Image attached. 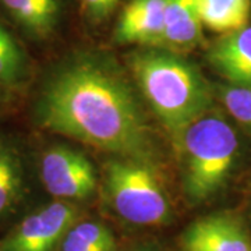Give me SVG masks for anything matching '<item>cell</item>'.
I'll list each match as a JSON object with an SVG mask.
<instances>
[{
	"label": "cell",
	"mask_w": 251,
	"mask_h": 251,
	"mask_svg": "<svg viewBox=\"0 0 251 251\" xmlns=\"http://www.w3.org/2000/svg\"><path fill=\"white\" fill-rule=\"evenodd\" d=\"M39 128L119 156H148L151 137L138 100L109 66L82 57L54 67L31 106Z\"/></svg>",
	"instance_id": "1"
},
{
	"label": "cell",
	"mask_w": 251,
	"mask_h": 251,
	"mask_svg": "<svg viewBox=\"0 0 251 251\" xmlns=\"http://www.w3.org/2000/svg\"><path fill=\"white\" fill-rule=\"evenodd\" d=\"M137 87L177 144L188 126L208 113L212 88L194 64L162 48H145L128 57Z\"/></svg>",
	"instance_id": "2"
},
{
	"label": "cell",
	"mask_w": 251,
	"mask_h": 251,
	"mask_svg": "<svg viewBox=\"0 0 251 251\" xmlns=\"http://www.w3.org/2000/svg\"><path fill=\"white\" fill-rule=\"evenodd\" d=\"M183 191L198 204L215 196L233 171L239 138L224 117L206 113L190 125L177 141Z\"/></svg>",
	"instance_id": "3"
},
{
	"label": "cell",
	"mask_w": 251,
	"mask_h": 251,
	"mask_svg": "<svg viewBox=\"0 0 251 251\" xmlns=\"http://www.w3.org/2000/svg\"><path fill=\"white\" fill-rule=\"evenodd\" d=\"M103 187L113 211L128 224L159 226L171 221V201L148 156H119L106 162Z\"/></svg>",
	"instance_id": "4"
},
{
	"label": "cell",
	"mask_w": 251,
	"mask_h": 251,
	"mask_svg": "<svg viewBox=\"0 0 251 251\" xmlns=\"http://www.w3.org/2000/svg\"><path fill=\"white\" fill-rule=\"evenodd\" d=\"M77 208L53 200L27 211L0 239L1 251H59L64 236L75 225Z\"/></svg>",
	"instance_id": "5"
},
{
	"label": "cell",
	"mask_w": 251,
	"mask_h": 251,
	"mask_svg": "<svg viewBox=\"0 0 251 251\" xmlns=\"http://www.w3.org/2000/svg\"><path fill=\"white\" fill-rule=\"evenodd\" d=\"M36 172L45 191L54 200H85L97 188L94 165L84 153L67 145L45 148L38 156Z\"/></svg>",
	"instance_id": "6"
},
{
	"label": "cell",
	"mask_w": 251,
	"mask_h": 251,
	"mask_svg": "<svg viewBox=\"0 0 251 251\" xmlns=\"http://www.w3.org/2000/svg\"><path fill=\"white\" fill-rule=\"evenodd\" d=\"M29 163L14 137L0 134V226L7 229L24 215L29 198Z\"/></svg>",
	"instance_id": "7"
},
{
	"label": "cell",
	"mask_w": 251,
	"mask_h": 251,
	"mask_svg": "<svg viewBox=\"0 0 251 251\" xmlns=\"http://www.w3.org/2000/svg\"><path fill=\"white\" fill-rule=\"evenodd\" d=\"M186 251H251V237L232 214H212L196 219L183 233Z\"/></svg>",
	"instance_id": "8"
},
{
	"label": "cell",
	"mask_w": 251,
	"mask_h": 251,
	"mask_svg": "<svg viewBox=\"0 0 251 251\" xmlns=\"http://www.w3.org/2000/svg\"><path fill=\"white\" fill-rule=\"evenodd\" d=\"M165 7L166 0H130L117 21V42L159 48L165 32Z\"/></svg>",
	"instance_id": "9"
},
{
	"label": "cell",
	"mask_w": 251,
	"mask_h": 251,
	"mask_svg": "<svg viewBox=\"0 0 251 251\" xmlns=\"http://www.w3.org/2000/svg\"><path fill=\"white\" fill-rule=\"evenodd\" d=\"M0 10L27 39L49 41L62 23V0H0Z\"/></svg>",
	"instance_id": "10"
},
{
	"label": "cell",
	"mask_w": 251,
	"mask_h": 251,
	"mask_svg": "<svg viewBox=\"0 0 251 251\" xmlns=\"http://www.w3.org/2000/svg\"><path fill=\"white\" fill-rule=\"evenodd\" d=\"M206 59L230 85L251 87V25L218 38Z\"/></svg>",
	"instance_id": "11"
},
{
	"label": "cell",
	"mask_w": 251,
	"mask_h": 251,
	"mask_svg": "<svg viewBox=\"0 0 251 251\" xmlns=\"http://www.w3.org/2000/svg\"><path fill=\"white\" fill-rule=\"evenodd\" d=\"M202 41V24L198 17L196 0H166L165 32L162 49L183 53Z\"/></svg>",
	"instance_id": "12"
},
{
	"label": "cell",
	"mask_w": 251,
	"mask_h": 251,
	"mask_svg": "<svg viewBox=\"0 0 251 251\" xmlns=\"http://www.w3.org/2000/svg\"><path fill=\"white\" fill-rule=\"evenodd\" d=\"M202 27L216 34H230L249 25L251 0H196Z\"/></svg>",
	"instance_id": "13"
},
{
	"label": "cell",
	"mask_w": 251,
	"mask_h": 251,
	"mask_svg": "<svg viewBox=\"0 0 251 251\" xmlns=\"http://www.w3.org/2000/svg\"><path fill=\"white\" fill-rule=\"evenodd\" d=\"M116 239L106 225L99 222L75 224L64 236L59 251H116Z\"/></svg>",
	"instance_id": "14"
},
{
	"label": "cell",
	"mask_w": 251,
	"mask_h": 251,
	"mask_svg": "<svg viewBox=\"0 0 251 251\" xmlns=\"http://www.w3.org/2000/svg\"><path fill=\"white\" fill-rule=\"evenodd\" d=\"M218 98L234 120L251 134V87L219 85Z\"/></svg>",
	"instance_id": "15"
},
{
	"label": "cell",
	"mask_w": 251,
	"mask_h": 251,
	"mask_svg": "<svg viewBox=\"0 0 251 251\" xmlns=\"http://www.w3.org/2000/svg\"><path fill=\"white\" fill-rule=\"evenodd\" d=\"M0 54L9 57L14 62L29 64V57L24 46L21 45L17 36L10 31L7 24L1 18H0Z\"/></svg>",
	"instance_id": "16"
},
{
	"label": "cell",
	"mask_w": 251,
	"mask_h": 251,
	"mask_svg": "<svg viewBox=\"0 0 251 251\" xmlns=\"http://www.w3.org/2000/svg\"><path fill=\"white\" fill-rule=\"evenodd\" d=\"M120 0H81L87 17L94 23H102L115 11Z\"/></svg>",
	"instance_id": "17"
},
{
	"label": "cell",
	"mask_w": 251,
	"mask_h": 251,
	"mask_svg": "<svg viewBox=\"0 0 251 251\" xmlns=\"http://www.w3.org/2000/svg\"><path fill=\"white\" fill-rule=\"evenodd\" d=\"M10 94H7V92H4V91L0 90V110H1V108H3V103H4V100L7 99V97H9Z\"/></svg>",
	"instance_id": "18"
},
{
	"label": "cell",
	"mask_w": 251,
	"mask_h": 251,
	"mask_svg": "<svg viewBox=\"0 0 251 251\" xmlns=\"http://www.w3.org/2000/svg\"><path fill=\"white\" fill-rule=\"evenodd\" d=\"M131 251H153V250H150V249H141V250H131Z\"/></svg>",
	"instance_id": "19"
},
{
	"label": "cell",
	"mask_w": 251,
	"mask_h": 251,
	"mask_svg": "<svg viewBox=\"0 0 251 251\" xmlns=\"http://www.w3.org/2000/svg\"><path fill=\"white\" fill-rule=\"evenodd\" d=\"M0 251H1V249H0Z\"/></svg>",
	"instance_id": "20"
}]
</instances>
